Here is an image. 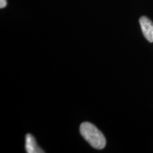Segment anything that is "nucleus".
I'll list each match as a JSON object with an SVG mask.
<instances>
[{"instance_id": "f257e3e1", "label": "nucleus", "mask_w": 153, "mask_h": 153, "mask_svg": "<svg viewBox=\"0 0 153 153\" xmlns=\"http://www.w3.org/2000/svg\"><path fill=\"white\" fill-rule=\"evenodd\" d=\"M79 131L85 140L97 150H102L106 144L103 133L94 125L89 122H84L80 125Z\"/></svg>"}, {"instance_id": "f03ea898", "label": "nucleus", "mask_w": 153, "mask_h": 153, "mask_svg": "<svg viewBox=\"0 0 153 153\" xmlns=\"http://www.w3.org/2000/svg\"><path fill=\"white\" fill-rule=\"evenodd\" d=\"M143 36L150 43L153 42V23L147 16H142L139 19Z\"/></svg>"}, {"instance_id": "7ed1b4c3", "label": "nucleus", "mask_w": 153, "mask_h": 153, "mask_svg": "<svg viewBox=\"0 0 153 153\" xmlns=\"http://www.w3.org/2000/svg\"><path fill=\"white\" fill-rule=\"evenodd\" d=\"M25 148L27 153H44L45 152L38 147L35 138L31 134L26 135V145Z\"/></svg>"}, {"instance_id": "20e7f679", "label": "nucleus", "mask_w": 153, "mask_h": 153, "mask_svg": "<svg viewBox=\"0 0 153 153\" xmlns=\"http://www.w3.org/2000/svg\"><path fill=\"white\" fill-rule=\"evenodd\" d=\"M7 0H0V8L3 9L7 6Z\"/></svg>"}]
</instances>
